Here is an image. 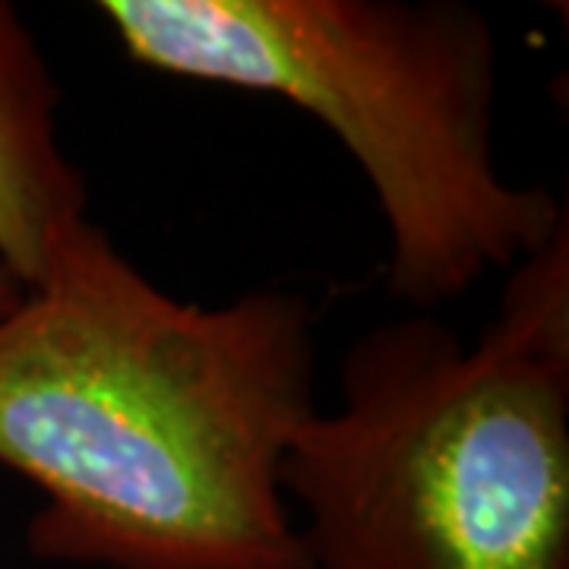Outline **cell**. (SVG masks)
<instances>
[{
	"instance_id": "obj_5",
	"label": "cell",
	"mask_w": 569,
	"mask_h": 569,
	"mask_svg": "<svg viewBox=\"0 0 569 569\" xmlns=\"http://www.w3.org/2000/svg\"><path fill=\"white\" fill-rule=\"evenodd\" d=\"M22 298H26V284H22L7 266L0 263V320H3L7 313H13V310L22 305Z\"/></svg>"
},
{
	"instance_id": "obj_2",
	"label": "cell",
	"mask_w": 569,
	"mask_h": 569,
	"mask_svg": "<svg viewBox=\"0 0 569 569\" xmlns=\"http://www.w3.org/2000/svg\"><path fill=\"white\" fill-rule=\"evenodd\" d=\"M282 490L313 569H569V224L478 342L430 313L358 336Z\"/></svg>"
},
{
	"instance_id": "obj_1",
	"label": "cell",
	"mask_w": 569,
	"mask_h": 569,
	"mask_svg": "<svg viewBox=\"0 0 569 569\" xmlns=\"http://www.w3.org/2000/svg\"><path fill=\"white\" fill-rule=\"evenodd\" d=\"M313 377L305 295L187 305L102 228L67 224L0 320V462L44 493L29 550L108 569H313L282 490Z\"/></svg>"
},
{
	"instance_id": "obj_3",
	"label": "cell",
	"mask_w": 569,
	"mask_h": 569,
	"mask_svg": "<svg viewBox=\"0 0 569 569\" xmlns=\"http://www.w3.org/2000/svg\"><path fill=\"white\" fill-rule=\"evenodd\" d=\"M168 77L279 96L361 164L389 228V298L427 313L557 238L545 187L493 156L497 36L462 0H102Z\"/></svg>"
},
{
	"instance_id": "obj_4",
	"label": "cell",
	"mask_w": 569,
	"mask_h": 569,
	"mask_svg": "<svg viewBox=\"0 0 569 569\" xmlns=\"http://www.w3.org/2000/svg\"><path fill=\"white\" fill-rule=\"evenodd\" d=\"M58 82L0 0V263L39 284L61 231L86 219V183L58 142Z\"/></svg>"
}]
</instances>
